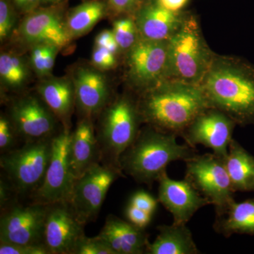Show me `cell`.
I'll use <instances>...</instances> for the list:
<instances>
[{
	"mask_svg": "<svg viewBox=\"0 0 254 254\" xmlns=\"http://www.w3.org/2000/svg\"><path fill=\"white\" fill-rule=\"evenodd\" d=\"M209 106L237 125H254V65L236 56L215 54L199 84Z\"/></svg>",
	"mask_w": 254,
	"mask_h": 254,
	"instance_id": "1",
	"label": "cell"
},
{
	"mask_svg": "<svg viewBox=\"0 0 254 254\" xmlns=\"http://www.w3.org/2000/svg\"><path fill=\"white\" fill-rule=\"evenodd\" d=\"M137 97L143 124L177 136L210 107L199 85L173 80Z\"/></svg>",
	"mask_w": 254,
	"mask_h": 254,
	"instance_id": "2",
	"label": "cell"
},
{
	"mask_svg": "<svg viewBox=\"0 0 254 254\" xmlns=\"http://www.w3.org/2000/svg\"><path fill=\"white\" fill-rule=\"evenodd\" d=\"M177 136L145 125L120 158L122 172L138 183L152 187L167 173L169 164L178 160L185 162L197 154L196 149L186 143L179 144Z\"/></svg>",
	"mask_w": 254,
	"mask_h": 254,
	"instance_id": "3",
	"label": "cell"
},
{
	"mask_svg": "<svg viewBox=\"0 0 254 254\" xmlns=\"http://www.w3.org/2000/svg\"><path fill=\"white\" fill-rule=\"evenodd\" d=\"M96 120L101 163L123 173L120 158L136 140L143 125L138 97L131 91L115 95Z\"/></svg>",
	"mask_w": 254,
	"mask_h": 254,
	"instance_id": "4",
	"label": "cell"
},
{
	"mask_svg": "<svg viewBox=\"0 0 254 254\" xmlns=\"http://www.w3.org/2000/svg\"><path fill=\"white\" fill-rule=\"evenodd\" d=\"M215 55L205 41L198 18L187 13L180 27L168 41L167 80L199 85Z\"/></svg>",
	"mask_w": 254,
	"mask_h": 254,
	"instance_id": "5",
	"label": "cell"
},
{
	"mask_svg": "<svg viewBox=\"0 0 254 254\" xmlns=\"http://www.w3.org/2000/svg\"><path fill=\"white\" fill-rule=\"evenodd\" d=\"M53 137L24 143L1 154L3 175L18 196H31L43 184L51 158Z\"/></svg>",
	"mask_w": 254,
	"mask_h": 254,
	"instance_id": "6",
	"label": "cell"
},
{
	"mask_svg": "<svg viewBox=\"0 0 254 254\" xmlns=\"http://www.w3.org/2000/svg\"><path fill=\"white\" fill-rule=\"evenodd\" d=\"M67 10L68 1H66L41 6L23 15L9 43L14 49L24 53L30 47L41 43H53L65 49L72 42L65 23Z\"/></svg>",
	"mask_w": 254,
	"mask_h": 254,
	"instance_id": "7",
	"label": "cell"
},
{
	"mask_svg": "<svg viewBox=\"0 0 254 254\" xmlns=\"http://www.w3.org/2000/svg\"><path fill=\"white\" fill-rule=\"evenodd\" d=\"M3 103L6 105L5 113L23 143L51 138L63 127L35 91L7 97Z\"/></svg>",
	"mask_w": 254,
	"mask_h": 254,
	"instance_id": "8",
	"label": "cell"
},
{
	"mask_svg": "<svg viewBox=\"0 0 254 254\" xmlns=\"http://www.w3.org/2000/svg\"><path fill=\"white\" fill-rule=\"evenodd\" d=\"M123 58L127 86L137 96L167 80L168 41L140 38Z\"/></svg>",
	"mask_w": 254,
	"mask_h": 254,
	"instance_id": "9",
	"label": "cell"
},
{
	"mask_svg": "<svg viewBox=\"0 0 254 254\" xmlns=\"http://www.w3.org/2000/svg\"><path fill=\"white\" fill-rule=\"evenodd\" d=\"M185 179L210 205L220 213L234 201L231 181L225 167V158L215 153L195 154L185 161Z\"/></svg>",
	"mask_w": 254,
	"mask_h": 254,
	"instance_id": "10",
	"label": "cell"
},
{
	"mask_svg": "<svg viewBox=\"0 0 254 254\" xmlns=\"http://www.w3.org/2000/svg\"><path fill=\"white\" fill-rule=\"evenodd\" d=\"M71 132L63 127L53 137V151L46 176L40 188L30 196L32 202L50 204L69 201L76 181L69 158Z\"/></svg>",
	"mask_w": 254,
	"mask_h": 254,
	"instance_id": "11",
	"label": "cell"
},
{
	"mask_svg": "<svg viewBox=\"0 0 254 254\" xmlns=\"http://www.w3.org/2000/svg\"><path fill=\"white\" fill-rule=\"evenodd\" d=\"M68 73L74 85L78 118L95 121L116 95L107 72L90 61H81L71 66Z\"/></svg>",
	"mask_w": 254,
	"mask_h": 254,
	"instance_id": "12",
	"label": "cell"
},
{
	"mask_svg": "<svg viewBox=\"0 0 254 254\" xmlns=\"http://www.w3.org/2000/svg\"><path fill=\"white\" fill-rule=\"evenodd\" d=\"M121 177L117 169L97 163L76 179L69 202L83 223L96 220L110 187Z\"/></svg>",
	"mask_w": 254,
	"mask_h": 254,
	"instance_id": "13",
	"label": "cell"
},
{
	"mask_svg": "<svg viewBox=\"0 0 254 254\" xmlns=\"http://www.w3.org/2000/svg\"><path fill=\"white\" fill-rule=\"evenodd\" d=\"M48 205L18 202L1 210L0 243L45 245V225Z\"/></svg>",
	"mask_w": 254,
	"mask_h": 254,
	"instance_id": "14",
	"label": "cell"
},
{
	"mask_svg": "<svg viewBox=\"0 0 254 254\" xmlns=\"http://www.w3.org/2000/svg\"><path fill=\"white\" fill-rule=\"evenodd\" d=\"M85 225L69 201L50 203L44 232V244L50 254H76L80 242L86 237Z\"/></svg>",
	"mask_w": 254,
	"mask_h": 254,
	"instance_id": "15",
	"label": "cell"
},
{
	"mask_svg": "<svg viewBox=\"0 0 254 254\" xmlns=\"http://www.w3.org/2000/svg\"><path fill=\"white\" fill-rule=\"evenodd\" d=\"M236 125L225 113L209 107L196 116L180 136L192 148L204 145L215 155L225 158Z\"/></svg>",
	"mask_w": 254,
	"mask_h": 254,
	"instance_id": "16",
	"label": "cell"
},
{
	"mask_svg": "<svg viewBox=\"0 0 254 254\" xmlns=\"http://www.w3.org/2000/svg\"><path fill=\"white\" fill-rule=\"evenodd\" d=\"M158 182V199L173 215V223L187 225L199 209L210 205L186 179L172 180L165 173Z\"/></svg>",
	"mask_w": 254,
	"mask_h": 254,
	"instance_id": "17",
	"label": "cell"
},
{
	"mask_svg": "<svg viewBox=\"0 0 254 254\" xmlns=\"http://www.w3.org/2000/svg\"><path fill=\"white\" fill-rule=\"evenodd\" d=\"M34 91L55 114L66 129L71 130V119L76 110V93L68 73L63 76L54 75L38 80Z\"/></svg>",
	"mask_w": 254,
	"mask_h": 254,
	"instance_id": "18",
	"label": "cell"
},
{
	"mask_svg": "<svg viewBox=\"0 0 254 254\" xmlns=\"http://www.w3.org/2000/svg\"><path fill=\"white\" fill-rule=\"evenodd\" d=\"M187 13L173 12L154 0H145L134 15L140 38L151 41H168L181 26Z\"/></svg>",
	"mask_w": 254,
	"mask_h": 254,
	"instance_id": "19",
	"label": "cell"
},
{
	"mask_svg": "<svg viewBox=\"0 0 254 254\" xmlns=\"http://www.w3.org/2000/svg\"><path fill=\"white\" fill-rule=\"evenodd\" d=\"M94 122L91 119L78 118L74 130L71 132L69 158L76 180L93 165L101 163V154Z\"/></svg>",
	"mask_w": 254,
	"mask_h": 254,
	"instance_id": "20",
	"label": "cell"
},
{
	"mask_svg": "<svg viewBox=\"0 0 254 254\" xmlns=\"http://www.w3.org/2000/svg\"><path fill=\"white\" fill-rule=\"evenodd\" d=\"M111 247L115 254H142L146 252L148 235L129 221L109 215L98 234Z\"/></svg>",
	"mask_w": 254,
	"mask_h": 254,
	"instance_id": "21",
	"label": "cell"
},
{
	"mask_svg": "<svg viewBox=\"0 0 254 254\" xmlns=\"http://www.w3.org/2000/svg\"><path fill=\"white\" fill-rule=\"evenodd\" d=\"M35 74L27 53L14 48L0 54V86L1 101L7 97L27 91Z\"/></svg>",
	"mask_w": 254,
	"mask_h": 254,
	"instance_id": "22",
	"label": "cell"
},
{
	"mask_svg": "<svg viewBox=\"0 0 254 254\" xmlns=\"http://www.w3.org/2000/svg\"><path fill=\"white\" fill-rule=\"evenodd\" d=\"M154 242H148V254H198L200 251L193 235L185 224L160 225Z\"/></svg>",
	"mask_w": 254,
	"mask_h": 254,
	"instance_id": "23",
	"label": "cell"
},
{
	"mask_svg": "<svg viewBox=\"0 0 254 254\" xmlns=\"http://www.w3.org/2000/svg\"><path fill=\"white\" fill-rule=\"evenodd\" d=\"M213 229L225 237L235 234L254 235V198L234 200L225 210L216 213Z\"/></svg>",
	"mask_w": 254,
	"mask_h": 254,
	"instance_id": "24",
	"label": "cell"
},
{
	"mask_svg": "<svg viewBox=\"0 0 254 254\" xmlns=\"http://www.w3.org/2000/svg\"><path fill=\"white\" fill-rule=\"evenodd\" d=\"M109 17L107 0H83L81 4L68 9L66 31L71 41L85 36L104 18Z\"/></svg>",
	"mask_w": 254,
	"mask_h": 254,
	"instance_id": "25",
	"label": "cell"
},
{
	"mask_svg": "<svg viewBox=\"0 0 254 254\" xmlns=\"http://www.w3.org/2000/svg\"><path fill=\"white\" fill-rule=\"evenodd\" d=\"M225 164L234 191H254V157L234 138Z\"/></svg>",
	"mask_w": 254,
	"mask_h": 254,
	"instance_id": "26",
	"label": "cell"
},
{
	"mask_svg": "<svg viewBox=\"0 0 254 254\" xmlns=\"http://www.w3.org/2000/svg\"><path fill=\"white\" fill-rule=\"evenodd\" d=\"M123 56L112 30L105 29L100 32L95 38L92 51V64L101 70L108 71L115 69Z\"/></svg>",
	"mask_w": 254,
	"mask_h": 254,
	"instance_id": "27",
	"label": "cell"
},
{
	"mask_svg": "<svg viewBox=\"0 0 254 254\" xmlns=\"http://www.w3.org/2000/svg\"><path fill=\"white\" fill-rule=\"evenodd\" d=\"M62 50L60 46L50 43H37L26 50L30 64L37 79H43L53 75L57 57Z\"/></svg>",
	"mask_w": 254,
	"mask_h": 254,
	"instance_id": "28",
	"label": "cell"
},
{
	"mask_svg": "<svg viewBox=\"0 0 254 254\" xmlns=\"http://www.w3.org/2000/svg\"><path fill=\"white\" fill-rule=\"evenodd\" d=\"M113 31L123 56L140 40L134 16L124 15L113 18ZM124 58V57H123Z\"/></svg>",
	"mask_w": 254,
	"mask_h": 254,
	"instance_id": "29",
	"label": "cell"
},
{
	"mask_svg": "<svg viewBox=\"0 0 254 254\" xmlns=\"http://www.w3.org/2000/svg\"><path fill=\"white\" fill-rule=\"evenodd\" d=\"M18 10L11 0H0V43L7 44L11 41L20 22Z\"/></svg>",
	"mask_w": 254,
	"mask_h": 254,
	"instance_id": "30",
	"label": "cell"
},
{
	"mask_svg": "<svg viewBox=\"0 0 254 254\" xmlns=\"http://www.w3.org/2000/svg\"><path fill=\"white\" fill-rule=\"evenodd\" d=\"M21 141L17 132L6 113L0 115V151L1 154L7 153L18 148V141Z\"/></svg>",
	"mask_w": 254,
	"mask_h": 254,
	"instance_id": "31",
	"label": "cell"
},
{
	"mask_svg": "<svg viewBox=\"0 0 254 254\" xmlns=\"http://www.w3.org/2000/svg\"><path fill=\"white\" fill-rule=\"evenodd\" d=\"M109 9V18L113 19L124 15L134 16L145 0H107Z\"/></svg>",
	"mask_w": 254,
	"mask_h": 254,
	"instance_id": "32",
	"label": "cell"
},
{
	"mask_svg": "<svg viewBox=\"0 0 254 254\" xmlns=\"http://www.w3.org/2000/svg\"><path fill=\"white\" fill-rule=\"evenodd\" d=\"M76 254H115L101 237H85L78 245Z\"/></svg>",
	"mask_w": 254,
	"mask_h": 254,
	"instance_id": "33",
	"label": "cell"
},
{
	"mask_svg": "<svg viewBox=\"0 0 254 254\" xmlns=\"http://www.w3.org/2000/svg\"><path fill=\"white\" fill-rule=\"evenodd\" d=\"M0 254H50L45 245L0 243Z\"/></svg>",
	"mask_w": 254,
	"mask_h": 254,
	"instance_id": "34",
	"label": "cell"
},
{
	"mask_svg": "<svg viewBox=\"0 0 254 254\" xmlns=\"http://www.w3.org/2000/svg\"><path fill=\"white\" fill-rule=\"evenodd\" d=\"M159 203L158 199L144 190H138L130 198L129 204L153 215Z\"/></svg>",
	"mask_w": 254,
	"mask_h": 254,
	"instance_id": "35",
	"label": "cell"
},
{
	"mask_svg": "<svg viewBox=\"0 0 254 254\" xmlns=\"http://www.w3.org/2000/svg\"><path fill=\"white\" fill-rule=\"evenodd\" d=\"M125 215L128 221L140 228L145 229L151 222L153 215L128 203L125 210Z\"/></svg>",
	"mask_w": 254,
	"mask_h": 254,
	"instance_id": "36",
	"label": "cell"
},
{
	"mask_svg": "<svg viewBox=\"0 0 254 254\" xmlns=\"http://www.w3.org/2000/svg\"><path fill=\"white\" fill-rule=\"evenodd\" d=\"M18 195L6 177L1 174L0 179V207L1 210L18 201Z\"/></svg>",
	"mask_w": 254,
	"mask_h": 254,
	"instance_id": "37",
	"label": "cell"
},
{
	"mask_svg": "<svg viewBox=\"0 0 254 254\" xmlns=\"http://www.w3.org/2000/svg\"><path fill=\"white\" fill-rule=\"evenodd\" d=\"M21 16L42 6V0H11Z\"/></svg>",
	"mask_w": 254,
	"mask_h": 254,
	"instance_id": "38",
	"label": "cell"
},
{
	"mask_svg": "<svg viewBox=\"0 0 254 254\" xmlns=\"http://www.w3.org/2000/svg\"><path fill=\"white\" fill-rule=\"evenodd\" d=\"M162 7L173 11V12H182L190 4V0H154Z\"/></svg>",
	"mask_w": 254,
	"mask_h": 254,
	"instance_id": "39",
	"label": "cell"
},
{
	"mask_svg": "<svg viewBox=\"0 0 254 254\" xmlns=\"http://www.w3.org/2000/svg\"><path fill=\"white\" fill-rule=\"evenodd\" d=\"M68 0H42V6H49V5L60 4Z\"/></svg>",
	"mask_w": 254,
	"mask_h": 254,
	"instance_id": "40",
	"label": "cell"
},
{
	"mask_svg": "<svg viewBox=\"0 0 254 254\" xmlns=\"http://www.w3.org/2000/svg\"></svg>",
	"mask_w": 254,
	"mask_h": 254,
	"instance_id": "41",
	"label": "cell"
}]
</instances>
